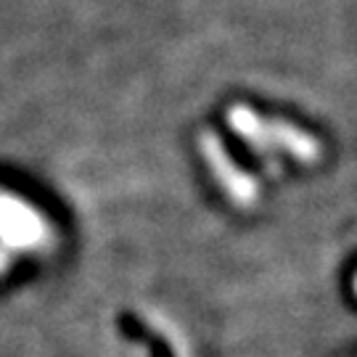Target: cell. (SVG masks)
Listing matches in <instances>:
<instances>
[{
    "instance_id": "6da1fadb",
    "label": "cell",
    "mask_w": 357,
    "mask_h": 357,
    "mask_svg": "<svg viewBox=\"0 0 357 357\" xmlns=\"http://www.w3.org/2000/svg\"><path fill=\"white\" fill-rule=\"evenodd\" d=\"M228 125L243 141L252 143L259 151H283L299 162H305V165H312L320 159V143L310 132H305L291 122L268 119V116L257 114L255 109H249L243 103H236L233 109H228Z\"/></svg>"
},
{
    "instance_id": "277c9868",
    "label": "cell",
    "mask_w": 357,
    "mask_h": 357,
    "mask_svg": "<svg viewBox=\"0 0 357 357\" xmlns=\"http://www.w3.org/2000/svg\"><path fill=\"white\" fill-rule=\"evenodd\" d=\"M6 270H8V252L0 246V275H3Z\"/></svg>"
},
{
    "instance_id": "7a4b0ae2",
    "label": "cell",
    "mask_w": 357,
    "mask_h": 357,
    "mask_svg": "<svg viewBox=\"0 0 357 357\" xmlns=\"http://www.w3.org/2000/svg\"><path fill=\"white\" fill-rule=\"evenodd\" d=\"M51 241V225L22 196L0 191V246L8 252H38Z\"/></svg>"
},
{
    "instance_id": "3957f363",
    "label": "cell",
    "mask_w": 357,
    "mask_h": 357,
    "mask_svg": "<svg viewBox=\"0 0 357 357\" xmlns=\"http://www.w3.org/2000/svg\"><path fill=\"white\" fill-rule=\"evenodd\" d=\"M199 149H202V156H204L206 167L212 169V175H215L217 183H220V188L228 193L236 204L238 206L257 204V196H259L257 180L249 178L241 167L230 159L228 151L222 149V143H220V138H217L215 132H202Z\"/></svg>"
}]
</instances>
